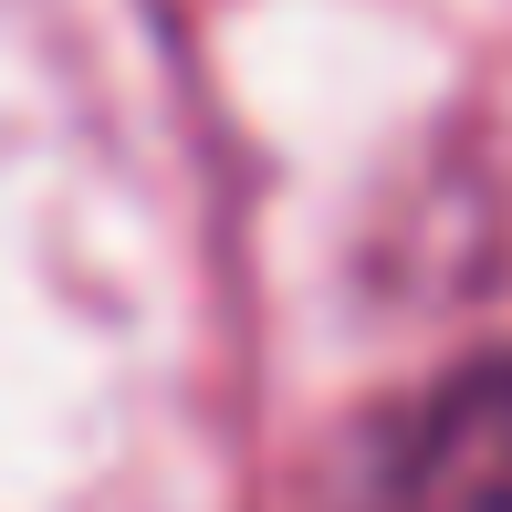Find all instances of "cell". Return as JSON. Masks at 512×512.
Returning <instances> with one entry per match:
<instances>
[{"label": "cell", "instance_id": "6da1fadb", "mask_svg": "<svg viewBox=\"0 0 512 512\" xmlns=\"http://www.w3.org/2000/svg\"><path fill=\"white\" fill-rule=\"evenodd\" d=\"M356 512H512V345L377 418Z\"/></svg>", "mask_w": 512, "mask_h": 512}]
</instances>
